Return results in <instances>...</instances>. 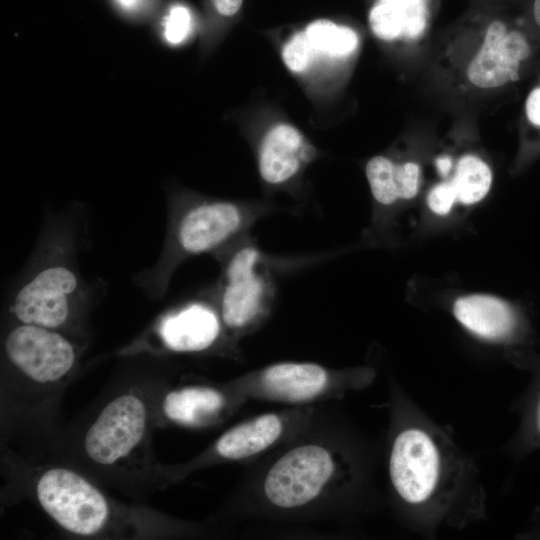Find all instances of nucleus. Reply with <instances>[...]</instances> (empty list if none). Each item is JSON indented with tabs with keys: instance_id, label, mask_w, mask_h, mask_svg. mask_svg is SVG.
Masks as SVG:
<instances>
[{
	"instance_id": "obj_1",
	"label": "nucleus",
	"mask_w": 540,
	"mask_h": 540,
	"mask_svg": "<svg viewBox=\"0 0 540 540\" xmlns=\"http://www.w3.org/2000/svg\"><path fill=\"white\" fill-rule=\"evenodd\" d=\"M308 427L256 473L250 497L259 511L278 517L327 512L352 483L353 464L345 449L325 434H308Z\"/></svg>"
},
{
	"instance_id": "obj_2",
	"label": "nucleus",
	"mask_w": 540,
	"mask_h": 540,
	"mask_svg": "<svg viewBox=\"0 0 540 540\" xmlns=\"http://www.w3.org/2000/svg\"><path fill=\"white\" fill-rule=\"evenodd\" d=\"M470 465L441 431L409 424L394 435L388 475L399 501L418 512L446 516L463 499Z\"/></svg>"
},
{
	"instance_id": "obj_3",
	"label": "nucleus",
	"mask_w": 540,
	"mask_h": 540,
	"mask_svg": "<svg viewBox=\"0 0 540 540\" xmlns=\"http://www.w3.org/2000/svg\"><path fill=\"white\" fill-rule=\"evenodd\" d=\"M371 374L365 369H334L314 362L283 361L245 373L230 385L244 397L308 406L342 397L365 386Z\"/></svg>"
},
{
	"instance_id": "obj_4",
	"label": "nucleus",
	"mask_w": 540,
	"mask_h": 540,
	"mask_svg": "<svg viewBox=\"0 0 540 540\" xmlns=\"http://www.w3.org/2000/svg\"><path fill=\"white\" fill-rule=\"evenodd\" d=\"M263 265L264 255L249 236L237 242L226 262L219 314L235 343L260 328L270 315L275 291Z\"/></svg>"
},
{
	"instance_id": "obj_5",
	"label": "nucleus",
	"mask_w": 540,
	"mask_h": 540,
	"mask_svg": "<svg viewBox=\"0 0 540 540\" xmlns=\"http://www.w3.org/2000/svg\"><path fill=\"white\" fill-rule=\"evenodd\" d=\"M263 204L212 200L195 203L179 217L174 243L180 257L211 252L249 236L250 229L269 215Z\"/></svg>"
},
{
	"instance_id": "obj_6",
	"label": "nucleus",
	"mask_w": 540,
	"mask_h": 540,
	"mask_svg": "<svg viewBox=\"0 0 540 540\" xmlns=\"http://www.w3.org/2000/svg\"><path fill=\"white\" fill-rule=\"evenodd\" d=\"M36 492L47 514L73 534H96L109 516L103 494L81 475L65 468L43 473Z\"/></svg>"
},
{
	"instance_id": "obj_7",
	"label": "nucleus",
	"mask_w": 540,
	"mask_h": 540,
	"mask_svg": "<svg viewBox=\"0 0 540 540\" xmlns=\"http://www.w3.org/2000/svg\"><path fill=\"white\" fill-rule=\"evenodd\" d=\"M146 419V407L139 397L131 393L118 396L103 408L87 430L86 454L102 465L124 458L141 441Z\"/></svg>"
},
{
	"instance_id": "obj_8",
	"label": "nucleus",
	"mask_w": 540,
	"mask_h": 540,
	"mask_svg": "<svg viewBox=\"0 0 540 540\" xmlns=\"http://www.w3.org/2000/svg\"><path fill=\"white\" fill-rule=\"evenodd\" d=\"M9 360L23 374L40 383L61 379L76 359L73 345L55 329L20 324L5 339Z\"/></svg>"
},
{
	"instance_id": "obj_9",
	"label": "nucleus",
	"mask_w": 540,
	"mask_h": 540,
	"mask_svg": "<svg viewBox=\"0 0 540 540\" xmlns=\"http://www.w3.org/2000/svg\"><path fill=\"white\" fill-rule=\"evenodd\" d=\"M525 36L502 19L486 26L482 45L467 66L469 82L480 89H494L519 80L520 64L530 55Z\"/></svg>"
},
{
	"instance_id": "obj_10",
	"label": "nucleus",
	"mask_w": 540,
	"mask_h": 540,
	"mask_svg": "<svg viewBox=\"0 0 540 540\" xmlns=\"http://www.w3.org/2000/svg\"><path fill=\"white\" fill-rule=\"evenodd\" d=\"M77 286V276L71 269L48 267L19 290L13 313L22 324L59 328L68 319L70 296Z\"/></svg>"
},
{
	"instance_id": "obj_11",
	"label": "nucleus",
	"mask_w": 540,
	"mask_h": 540,
	"mask_svg": "<svg viewBox=\"0 0 540 540\" xmlns=\"http://www.w3.org/2000/svg\"><path fill=\"white\" fill-rule=\"evenodd\" d=\"M246 401L231 385L227 391L211 385H187L166 394L163 411L176 424L199 428L236 411Z\"/></svg>"
},
{
	"instance_id": "obj_12",
	"label": "nucleus",
	"mask_w": 540,
	"mask_h": 540,
	"mask_svg": "<svg viewBox=\"0 0 540 540\" xmlns=\"http://www.w3.org/2000/svg\"><path fill=\"white\" fill-rule=\"evenodd\" d=\"M314 157V147L296 127L276 124L261 140L257 157L259 175L267 185L282 186L292 181Z\"/></svg>"
},
{
	"instance_id": "obj_13",
	"label": "nucleus",
	"mask_w": 540,
	"mask_h": 540,
	"mask_svg": "<svg viewBox=\"0 0 540 540\" xmlns=\"http://www.w3.org/2000/svg\"><path fill=\"white\" fill-rule=\"evenodd\" d=\"M158 331L168 349L182 353L205 351L226 333L219 312L203 303H191L169 314Z\"/></svg>"
},
{
	"instance_id": "obj_14",
	"label": "nucleus",
	"mask_w": 540,
	"mask_h": 540,
	"mask_svg": "<svg viewBox=\"0 0 540 540\" xmlns=\"http://www.w3.org/2000/svg\"><path fill=\"white\" fill-rule=\"evenodd\" d=\"M456 320L475 336L488 341L513 337L521 327V315L510 302L485 294H471L456 299Z\"/></svg>"
},
{
	"instance_id": "obj_15",
	"label": "nucleus",
	"mask_w": 540,
	"mask_h": 540,
	"mask_svg": "<svg viewBox=\"0 0 540 540\" xmlns=\"http://www.w3.org/2000/svg\"><path fill=\"white\" fill-rule=\"evenodd\" d=\"M428 14V0H377L369 25L382 40H416L426 29Z\"/></svg>"
},
{
	"instance_id": "obj_16",
	"label": "nucleus",
	"mask_w": 540,
	"mask_h": 540,
	"mask_svg": "<svg viewBox=\"0 0 540 540\" xmlns=\"http://www.w3.org/2000/svg\"><path fill=\"white\" fill-rule=\"evenodd\" d=\"M492 179L489 165L480 157L467 154L457 161L450 181L455 189L458 203L474 205L486 197L491 188Z\"/></svg>"
},
{
	"instance_id": "obj_17",
	"label": "nucleus",
	"mask_w": 540,
	"mask_h": 540,
	"mask_svg": "<svg viewBox=\"0 0 540 540\" xmlns=\"http://www.w3.org/2000/svg\"><path fill=\"white\" fill-rule=\"evenodd\" d=\"M304 32L316 55L343 58L351 55L359 45L358 34L353 29L329 20L313 21Z\"/></svg>"
},
{
	"instance_id": "obj_18",
	"label": "nucleus",
	"mask_w": 540,
	"mask_h": 540,
	"mask_svg": "<svg viewBox=\"0 0 540 540\" xmlns=\"http://www.w3.org/2000/svg\"><path fill=\"white\" fill-rule=\"evenodd\" d=\"M374 200L381 206H391L400 200L397 164L386 156L372 157L365 167Z\"/></svg>"
},
{
	"instance_id": "obj_19",
	"label": "nucleus",
	"mask_w": 540,
	"mask_h": 540,
	"mask_svg": "<svg viewBox=\"0 0 540 540\" xmlns=\"http://www.w3.org/2000/svg\"><path fill=\"white\" fill-rule=\"evenodd\" d=\"M316 53L305 32H297L284 44L282 59L293 73H303L313 64Z\"/></svg>"
},
{
	"instance_id": "obj_20",
	"label": "nucleus",
	"mask_w": 540,
	"mask_h": 540,
	"mask_svg": "<svg viewBox=\"0 0 540 540\" xmlns=\"http://www.w3.org/2000/svg\"><path fill=\"white\" fill-rule=\"evenodd\" d=\"M192 29V17L189 9L183 5H174L163 22V36L170 45H179L189 36Z\"/></svg>"
},
{
	"instance_id": "obj_21",
	"label": "nucleus",
	"mask_w": 540,
	"mask_h": 540,
	"mask_svg": "<svg viewBox=\"0 0 540 540\" xmlns=\"http://www.w3.org/2000/svg\"><path fill=\"white\" fill-rule=\"evenodd\" d=\"M457 195L451 181L434 185L427 195V205L436 215H448L457 203Z\"/></svg>"
},
{
	"instance_id": "obj_22",
	"label": "nucleus",
	"mask_w": 540,
	"mask_h": 540,
	"mask_svg": "<svg viewBox=\"0 0 540 540\" xmlns=\"http://www.w3.org/2000/svg\"><path fill=\"white\" fill-rule=\"evenodd\" d=\"M398 179H399V196L400 200L413 199L420 185V167L417 163L408 161L397 164Z\"/></svg>"
},
{
	"instance_id": "obj_23",
	"label": "nucleus",
	"mask_w": 540,
	"mask_h": 540,
	"mask_svg": "<svg viewBox=\"0 0 540 540\" xmlns=\"http://www.w3.org/2000/svg\"><path fill=\"white\" fill-rule=\"evenodd\" d=\"M525 109L528 120L533 125L540 127V87L534 88L529 93Z\"/></svg>"
},
{
	"instance_id": "obj_24",
	"label": "nucleus",
	"mask_w": 540,
	"mask_h": 540,
	"mask_svg": "<svg viewBox=\"0 0 540 540\" xmlns=\"http://www.w3.org/2000/svg\"><path fill=\"white\" fill-rule=\"evenodd\" d=\"M243 0H213L217 12L225 17L235 15L241 8Z\"/></svg>"
},
{
	"instance_id": "obj_25",
	"label": "nucleus",
	"mask_w": 540,
	"mask_h": 540,
	"mask_svg": "<svg viewBox=\"0 0 540 540\" xmlns=\"http://www.w3.org/2000/svg\"><path fill=\"white\" fill-rule=\"evenodd\" d=\"M116 2L126 11H136L143 5L144 0H116Z\"/></svg>"
},
{
	"instance_id": "obj_26",
	"label": "nucleus",
	"mask_w": 540,
	"mask_h": 540,
	"mask_svg": "<svg viewBox=\"0 0 540 540\" xmlns=\"http://www.w3.org/2000/svg\"><path fill=\"white\" fill-rule=\"evenodd\" d=\"M436 166L442 175H447L452 168V161L449 157H441L436 160Z\"/></svg>"
},
{
	"instance_id": "obj_27",
	"label": "nucleus",
	"mask_w": 540,
	"mask_h": 540,
	"mask_svg": "<svg viewBox=\"0 0 540 540\" xmlns=\"http://www.w3.org/2000/svg\"><path fill=\"white\" fill-rule=\"evenodd\" d=\"M532 16L536 24L540 27V0H533Z\"/></svg>"
},
{
	"instance_id": "obj_28",
	"label": "nucleus",
	"mask_w": 540,
	"mask_h": 540,
	"mask_svg": "<svg viewBox=\"0 0 540 540\" xmlns=\"http://www.w3.org/2000/svg\"><path fill=\"white\" fill-rule=\"evenodd\" d=\"M538 427L540 429V401H539V406H538Z\"/></svg>"
}]
</instances>
